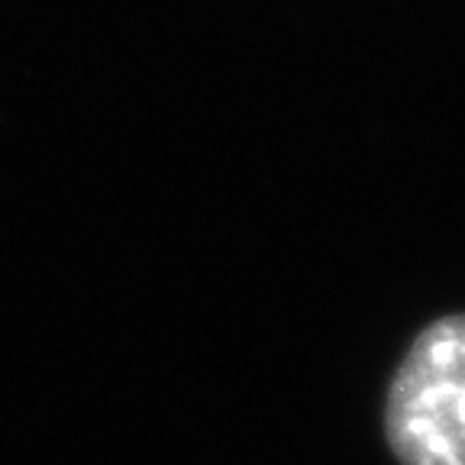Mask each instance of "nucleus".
<instances>
[{"instance_id":"1","label":"nucleus","mask_w":465,"mask_h":465,"mask_svg":"<svg viewBox=\"0 0 465 465\" xmlns=\"http://www.w3.org/2000/svg\"><path fill=\"white\" fill-rule=\"evenodd\" d=\"M385 436L401 465H465V313L414 336L388 385Z\"/></svg>"}]
</instances>
